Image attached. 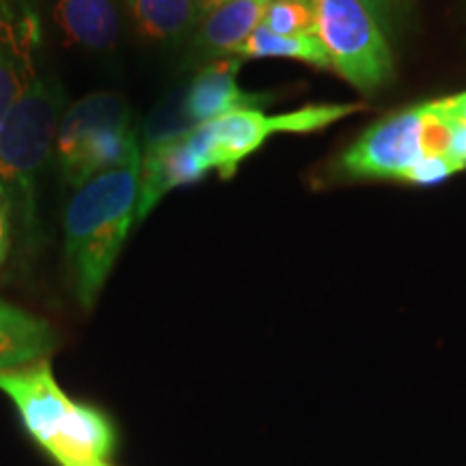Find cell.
<instances>
[{
  "instance_id": "cell-1",
  "label": "cell",
  "mask_w": 466,
  "mask_h": 466,
  "mask_svg": "<svg viewBox=\"0 0 466 466\" xmlns=\"http://www.w3.org/2000/svg\"><path fill=\"white\" fill-rule=\"evenodd\" d=\"M138 173L141 151L76 188L66 208V259L74 294L85 309L96 305L137 223Z\"/></svg>"
},
{
  "instance_id": "cell-2",
  "label": "cell",
  "mask_w": 466,
  "mask_h": 466,
  "mask_svg": "<svg viewBox=\"0 0 466 466\" xmlns=\"http://www.w3.org/2000/svg\"><path fill=\"white\" fill-rule=\"evenodd\" d=\"M66 93L56 78L35 76L20 102L0 126V188L22 201L31 220L35 182L56 143Z\"/></svg>"
},
{
  "instance_id": "cell-3",
  "label": "cell",
  "mask_w": 466,
  "mask_h": 466,
  "mask_svg": "<svg viewBox=\"0 0 466 466\" xmlns=\"http://www.w3.org/2000/svg\"><path fill=\"white\" fill-rule=\"evenodd\" d=\"M359 110H363V104H313L275 116H268L258 108L233 110L192 127L188 141L209 171H217L223 179H231L238 167L272 134L318 132Z\"/></svg>"
},
{
  "instance_id": "cell-4",
  "label": "cell",
  "mask_w": 466,
  "mask_h": 466,
  "mask_svg": "<svg viewBox=\"0 0 466 466\" xmlns=\"http://www.w3.org/2000/svg\"><path fill=\"white\" fill-rule=\"evenodd\" d=\"M318 37L330 67L360 93H374L391 80L393 55L380 22L363 0H311Z\"/></svg>"
},
{
  "instance_id": "cell-5",
  "label": "cell",
  "mask_w": 466,
  "mask_h": 466,
  "mask_svg": "<svg viewBox=\"0 0 466 466\" xmlns=\"http://www.w3.org/2000/svg\"><path fill=\"white\" fill-rule=\"evenodd\" d=\"M0 391L15 404L28 434L56 460L78 401L58 387L50 359L0 370Z\"/></svg>"
},
{
  "instance_id": "cell-6",
  "label": "cell",
  "mask_w": 466,
  "mask_h": 466,
  "mask_svg": "<svg viewBox=\"0 0 466 466\" xmlns=\"http://www.w3.org/2000/svg\"><path fill=\"white\" fill-rule=\"evenodd\" d=\"M423 156V106H415L363 132L339 167L350 177L401 179Z\"/></svg>"
},
{
  "instance_id": "cell-7",
  "label": "cell",
  "mask_w": 466,
  "mask_h": 466,
  "mask_svg": "<svg viewBox=\"0 0 466 466\" xmlns=\"http://www.w3.org/2000/svg\"><path fill=\"white\" fill-rule=\"evenodd\" d=\"M208 173L206 162L190 147L188 132L147 145L141 151V173H138V223L147 218L162 197L179 186L201 182Z\"/></svg>"
},
{
  "instance_id": "cell-8",
  "label": "cell",
  "mask_w": 466,
  "mask_h": 466,
  "mask_svg": "<svg viewBox=\"0 0 466 466\" xmlns=\"http://www.w3.org/2000/svg\"><path fill=\"white\" fill-rule=\"evenodd\" d=\"M242 56L217 58L195 76L184 97V113L192 127L229 115L233 110L258 106L261 96L238 86V72L242 69Z\"/></svg>"
},
{
  "instance_id": "cell-9",
  "label": "cell",
  "mask_w": 466,
  "mask_h": 466,
  "mask_svg": "<svg viewBox=\"0 0 466 466\" xmlns=\"http://www.w3.org/2000/svg\"><path fill=\"white\" fill-rule=\"evenodd\" d=\"M272 0H229L201 17L195 35V50L206 61L238 56L255 28L264 22Z\"/></svg>"
},
{
  "instance_id": "cell-10",
  "label": "cell",
  "mask_w": 466,
  "mask_h": 466,
  "mask_svg": "<svg viewBox=\"0 0 466 466\" xmlns=\"http://www.w3.org/2000/svg\"><path fill=\"white\" fill-rule=\"evenodd\" d=\"M52 20L69 46L113 50L119 37V0H55Z\"/></svg>"
},
{
  "instance_id": "cell-11",
  "label": "cell",
  "mask_w": 466,
  "mask_h": 466,
  "mask_svg": "<svg viewBox=\"0 0 466 466\" xmlns=\"http://www.w3.org/2000/svg\"><path fill=\"white\" fill-rule=\"evenodd\" d=\"M106 127H132V108L121 93L100 91L63 110L56 132V158H63L89 134Z\"/></svg>"
},
{
  "instance_id": "cell-12",
  "label": "cell",
  "mask_w": 466,
  "mask_h": 466,
  "mask_svg": "<svg viewBox=\"0 0 466 466\" xmlns=\"http://www.w3.org/2000/svg\"><path fill=\"white\" fill-rule=\"evenodd\" d=\"M35 28L31 20L14 25L0 17V126L37 76L33 61Z\"/></svg>"
},
{
  "instance_id": "cell-13",
  "label": "cell",
  "mask_w": 466,
  "mask_h": 466,
  "mask_svg": "<svg viewBox=\"0 0 466 466\" xmlns=\"http://www.w3.org/2000/svg\"><path fill=\"white\" fill-rule=\"evenodd\" d=\"M55 341V333L46 319L0 299V370L48 359Z\"/></svg>"
},
{
  "instance_id": "cell-14",
  "label": "cell",
  "mask_w": 466,
  "mask_h": 466,
  "mask_svg": "<svg viewBox=\"0 0 466 466\" xmlns=\"http://www.w3.org/2000/svg\"><path fill=\"white\" fill-rule=\"evenodd\" d=\"M127 14L143 39L173 44L201 22L195 0H126Z\"/></svg>"
},
{
  "instance_id": "cell-15",
  "label": "cell",
  "mask_w": 466,
  "mask_h": 466,
  "mask_svg": "<svg viewBox=\"0 0 466 466\" xmlns=\"http://www.w3.org/2000/svg\"><path fill=\"white\" fill-rule=\"evenodd\" d=\"M242 58H296V61L307 63V66L329 69L330 61L326 55L322 42L318 35H279L272 33L264 25L255 28V33L247 39L242 50L238 52Z\"/></svg>"
},
{
  "instance_id": "cell-16",
  "label": "cell",
  "mask_w": 466,
  "mask_h": 466,
  "mask_svg": "<svg viewBox=\"0 0 466 466\" xmlns=\"http://www.w3.org/2000/svg\"><path fill=\"white\" fill-rule=\"evenodd\" d=\"M261 25L279 35H318L311 0H272Z\"/></svg>"
},
{
  "instance_id": "cell-17",
  "label": "cell",
  "mask_w": 466,
  "mask_h": 466,
  "mask_svg": "<svg viewBox=\"0 0 466 466\" xmlns=\"http://www.w3.org/2000/svg\"><path fill=\"white\" fill-rule=\"evenodd\" d=\"M462 171V165L451 158V156H423L415 167L408 171L401 182L417 186H432L450 179L451 175Z\"/></svg>"
},
{
  "instance_id": "cell-18",
  "label": "cell",
  "mask_w": 466,
  "mask_h": 466,
  "mask_svg": "<svg viewBox=\"0 0 466 466\" xmlns=\"http://www.w3.org/2000/svg\"><path fill=\"white\" fill-rule=\"evenodd\" d=\"M11 212H14V201L7 190L0 188V266L7 259L11 244Z\"/></svg>"
},
{
  "instance_id": "cell-19",
  "label": "cell",
  "mask_w": 466,
  "mask_h": 466,
  "mask_svg": "<svg viewBox=\"0 0 466 466\" xmlns=\"http://www.w3.org/2000/svg\"><path fill=\"white\" fill-rule=\"evenodd\" d=\"M447 116H450V156L466 168V121L451 115Z\"/></svg>"
},
{
  "instance_id": "cell-20",
  "label": "cell",
  "mask_w": 466,
  "mask_h": 466,
  "mask_svg": "<svg viewBox=\"0 0 466 466\" xmlns=\"http://www.w3.org/2000/svg\"><path fill=\"white\" fill-rule=\"evenodd\" d=\"M439 106L445 110L447 115L458 116V119L466 121V91L458 93V96L445 97V100H439Z\"/></svg>"
},
{
  "instance_id": "cell-21",
  "label": "cell",
  "mask_w": 466,
  "mask_h": 466,
  "mask_svg": "<svg viewBox=\"0 0 466 466\" xmlns=\"http://www.w3.org/2000/svg\"><path fill=\"white\" fill-rule=\"evenodd\" d=\"M363 3L367 5V9H370L371 14H374L376 20L380 22V20H384V17H387L389 14H391L395 0H363Z\"/></svg>"
},
{
  "instance_id": "cell-22",
  "label": "cell",
  "mask_w": 466,
  "mask_h": 466,
  "mask_svg": "<svg viewBox=\"0 0 466 466\" xmlns=\"http://www.w3.org/2000/svg\"><path fill=\"white\" fill-rule=\"evenodd\" d=\"M195 3H197V7H199L201 17H203V15H208L209 11H214L217 7H220V5L229 3V0H195Z\"/></svg>"
},
{
  "instance_id": "cell-23",
  "label": "cell",
  "mask_w": 466,
  "mask_h": 466,
  "mask_svg": "<svg viewBox=\"0 0 466 466\" xmlns=\"http://www.w3.org/2000/svg\"><path fill=\"white\" fill-rule=\"evenodd\" d=\"M80 466H110L106 462H96V464H80Z\"/></svg>"
}]
</instances>
